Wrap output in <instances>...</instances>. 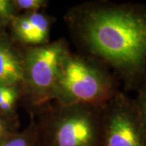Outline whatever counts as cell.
Masks as SVG:
<instances>
[{
    "instance_id": "cell-9",
    "label": "cell",
    "mask_w": 146,
    "mask_h": 146,
    "mask_svg": "<svg viewBox=\"0 0 146 146\" xmlns=\"http://www.w3.org/2000/svg\"><path fill=\"white\" fill-rule=\"evenodd\" d=\"M29 123L21 131L10 134L0 141V146H38V134L34 116L30 114Z\"/></svg>"
},
{
    "instance_id": "cell-7",
    "label": "cell",
    "mask_w": 146,
    "mask_h": 146,
    "mask_svg": "<svg viewBox=\"0 0 146 146\" xmlns=\"http://www.w3.org/2000/svg\"><path fill=\"white\" fill-rule=\"evenodd\" d=\"M23 48L7 34L0 33V84L21 86L23 78Z\"/></svg>"
},
{
    "instance_id": "cell-12",
    "label": "cell",
    "mask_w": 146,
    "mask_h": 146,
    "mask_svg": "<svg viewBox=\"0 0 146 146\" xmlns=\"http://www.w3.org/2000/svg\"><path fill=\"white\" fill-rule=\"evenodd\" d=\"M16 15L11 0H0V19L7 26Z\"/></svg>"
},
{
    "instance_id": "cell-11",
    "label": "cell",
    "mask_w": 146,
    "mask_h": 146,
    "mask_svg": "<svg viewBox=\"0 0 146 146\" xmlns=\"http://www.w3.org/2000/svg\"><path fill=\"white\" fill-rule=\"evenodd\" d=\"M134 101L146 134V84L136 91V96Z\"/></svg>"
},
{
    "instance_id": "cell-3",
    "label": "cell",
    "mask_w": 146,
    "mask_h": 146,
    "mask_svg": "<svg viewBox=\"0 0 146 146\" xmlns=\"http://www.w3.org/2000/svg\"><path fill=\"white\" fill-rule=\"evenodd\" d=\"M34 116L38 146H102L103 107L49 102Z\"/></svg>"
},
{
    "instance_id": "cell-2",
    "label": "cell",
    "mask_w": 146,
    "mask_h": 146,
    "mask_svg": "<svg viewBox=\"0 0 146 146\" xmlns=\"http://www.w3.org/2000/svg\"><path fill=\"white\" fill-rule=\"evenodd\" d=\"M119 79L94 57L68 49L61 58L50 102L104 107L121 91Z\"/></svg>"
},
{
    "instance_id": "cell-8",
    "label": "cell",
    "mask_w": 146,
    "mask_h": 146,
    "mask_svg": "<svg viewBox=\"0 0 146 146\" xmlns=\"http://www.w3.org/2000/svg\"><path fill=\"white\" fill-rule=\"evenodd\" d=\"M20 102H22L21 86L0 84V115L18 119L17 106Z\"/></svg>"
},
{
    "instance_id": "cell-10",
    "label": "cell",
    "mask_w": 146,
    "mask_h": 146,
    "mask_svg": "<svg viewBox=\"0 0 146 146\" xmlns=\"http://www.w3.org/2000/svg\"><path fill=\"white\" fill-rule=\"evenodd\" d=\"M16 14L44 11L49 6L47 0H11Z\"/></svg>"
},
{
    "instance_id": "cell-13",
    "label": "cell",
    "mask_w": 146,
    "mask_h": 146,
    "mask_svg": "<svg viewBox=\"0 0 146 146\" xmlns=\"http://www.w3.org/2000/svg\"><path fill=\"white\" fill-rule=\"evenodd\" d=\"M6 26H7V25L4 24V22L0 19V33H3V29H4Z\"/></svg>"
},
{
    "instance_id": "cell-6",
    "label": "cell",
    "mask_w": 146,
    "mask_h": 146,
    "mask_svg": "<svg viewBox=\"0 0 146 146\" xmlns=\"http://www.w3.org/2000/svg\"><path fill=\"white\" fill-rule=\"evenodd\" d=\"M55 21V17L45 11L16 15L8 25L11 38L22 48L45 45L50 42V31Z\"/></svg>"
},
{
    "instance_id": "cell-5",
    "label": "cell",
    "mask_w": 146,
    "mask_h": 146,
    "mask_svg": "<svg viewBox=\"0 0 146 146\" xmlns=\"http://www.w3.org/2000/svg\"><path fill=\"white\" fill-rule=\"evenodd\" d=\"M102 146H146L135 101L122 90L103 107Z\"/></svg>"
},
{
    "instance_id": "cell-1",
    "label": "cell",
    "mask_w": 146,
    "mask_h": 146,
    "mask_svg": "<svg viewBox=\"0 0 146 146\" xmlns=\"http://www.w3.org/2000/svg\"><path fill=\"white\" fill-rule=\"evenodd\" d=\"M79 52L103 63L119 79L123 92L146 84V4L88 1L63 16Z\"/></svg>"
},
{
    "instance_id": "cell-4",
    "label": "cell",
    "mask_w": 146,
    "mask_h": 146,
    "mask_svg": "<svg viewBox=\"0 0 146 146\" xmlns=\"http://www.w3.org/2000/svg\"><path fill=\"white\" fill-rule=\"evenodd\" d=\"M64 38L50 41L38 46L23 48L22 102L29 112L50 102L61 58L69 49Z\"/></svg>"
}]
</instances>
